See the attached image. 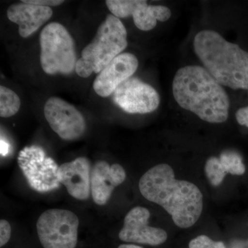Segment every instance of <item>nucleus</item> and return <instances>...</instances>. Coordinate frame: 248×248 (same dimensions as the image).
I'll return each instance as SVG.
<instances>
[{
	"label": "nucleus",
	"mask_w": 248,
	"mask_h": 248,
	"mask_svg": "<svg viewBox=\"0 0 248 248\" xmlns=\"http://www.w3.org/2000/svg\"><path fill=\"white\" fill-rule=\"evenodd\" d=\"M139 187L144 198L164 208L179 228L193 226L202 215V192L192 183L176 179L169 165H156L147 171L140 179Z\"/></svg>",
	"instance_id": "1"
},
{
	"label": "nucleus",
	"mask_w": 248,
	"mask_h": 248,
	"mask_svg": "<svg viewBox=\"0 0 248 248\" xmlns=\"http://www.w3.org/2000/svg\"><path fill=\"white\" fill-rule=\"evenodd\" d=\"M177 104L209 123H223L229 115L230 99L226 91L200 66L178 70L172 82Z\"/></svg>",
	"instance_id": "2"
},
{
	"label": "nucleus",
	"mask_w": 248,
	"mask_h": 248,
	"mask_svg": "<svg viewBox=\"0 0 248 248\" xmlns=\"http://www.w3.org/2000/svg\"><path fill=\"white\" fill-rule=\"evenodd\" d=\"M194 49L205 70L218 84L232 89L248 90V53L215 31H200Z\"/></svg>",
	"instance_id": "3"
},
{
	"label": "nucleus",
	"mask_w": 248,
	"mask_h": 248,
	"mask_svg": "<svg viewBox=\"0 0 248 248\" xmlns=\"http://www.w3.org/2000/svg\"><path fill=\"white\" fill-rule=\"evenodd\" d=\"M128 46L127 31L123 23L113 15H108L99 26L92 42L81 52L76 66L77 74L87 78L99 74Z\"/></svg>",
	"instance_id": "4"
},
{
	"label": "nucleus",
	"mask_w": 248,
	"mask_h": 248,
	"mask_svg": "<svg viewBox=\"0 0 248 248\" xmlns=\"http://www.w3.org/2000/svg\"><path fill=\"white\" fill-rule=\"evenodd\" d=\"M40 63L46 74L69 75L76 70V47L73 37L60 23H50L40 36Z\"/></svg>",
	"instance_id": "5"
},
{
	"label": "nucleus",
	"mask_w": 248,
	"mask_h": 248,
	"mask_svg": "<svg viewBox=\"0 0 248 248\" xmlns=\"http://www.w3.org/2000/svg\"><path fill=\"white\" fill-rule=\"evenodd\" d=\"M78 216L69 210L50 209L37 222L41 244L45 248H76L78 244Z\"/></svg>",
	"instance_id": "6"
},
{
	"label": "nucleus",
	"mask_w": 248,
	"mask_h": 248,
	"mask_svg": "<svg viewBox=\"0 0 248 248\" xmlns=\"http://www.w3.org/2000/svg\"><path fill=\"white\" fill-rule=\"evenodd\" d=\"M18 165L31 188L41 193L60 187L58 164L46 154L42 147H25L19 153Z\"/></svg>",
	"instance_id": "7"
},
{
	"label": "nucleus",
	"mask_w": 248,
	"mask_h": 248,
	"mask_svg": "<svg viewBox=\"0 0 248 248\" xmlns=\"http://www.w3.org/2000/svg\"><path fill=\"white\" fill-rule=\"evenodd\" d=\"M46 120L62 140H77L86 130L84 117L76 108L60 98H49L45 106Z\"/></svg>",
	"instance_id": "8"
},
{
	"label": "nucleus",
	"mask_w": 248,
	"mask_h": 248,
	"mask_svg": "<svg viewBox=\"0 0 248 248\" xmlns=\"http://www.w3.org/2000/svg\"><path fill=\"white\" fill-rule=\"evenodd\" d=\"M114 100L120 108L130 114H146L159 107L160 97L151 85L136 78L125 80L114 93Z\"/></svg>",
	"instance_id": "9"
},
{
	"label": "nucleus",
	"mask_w": 248,
	"mask_h": 248,
	"mask_svg": "<svg viewBox=\"0 0 248 248\" xmlns=\"http://www.w3.org/2000/svg\"><path fill=\"white\" fill-rule=\"evenodd\" d=\"M107 7L116 17L133 16L135 25L140 30H153L157 21L166 22L171 17V11L164 6L148 5L142 0H107Z\"/></svg>",
	"instance_id": "10"
},
{
	"label": "nucleus",
	"mask_w": 248,
	"mask_h": 248,
	"mask_svg": "<svg viewBox=\"0 0 248 248\" xmlns=\"http://www.w3.org/2000/svg\"><path fill=\"white\" fill-rule=\"evenodd\" d=\"M151 213L143 207H135L124 218L119 237L124 242L159 246L168 239L164 230L148 226Z\"/></svg>",
	"instance_id": "11"
},
{
	"label": "nucleus",
	"mask_w": 248,
	"mask_h": 248,
	"mask_svg": "<svg viewBox=\"0 0 248 248\" xmlns=\"http://www.w3.org/2000/svg\"><path fill=\"white\" fill-rule=\"evenodd\" d=\"M138 66V58L133 54H120L99 73L93 83L94 91L100 97H109L124 81L131 78Z\"/></svg>",
	"instance_id": "12"
},
{
	"label": "nucleus",
	"mask_w": 248,
	"mask_h": 248,
	"mask_svg": "<svg viewBox=\"0 0 248 248\" xmlns=\"http://www.w3.org/2000/svg\"><path fill=\"white\" fill-rule=\"evenodd\" d=\"M91 163L86 157H78L71 162L59 166L60 184L66 187L71 197L78 200H86L91 195Z\"/></svg>",
	"instance_id": "13"
},
{
	"label": "nucleus",
	"mask_w": 248,
	"mask_h": 248,
	"mask_svg": "<svg viewBox=\"0 0 248 248\" xmlns=\"http://www.w3.org/2000/svg\"><path fill=\"white\" fill-rule=\"evenodd\" d=\"M124 168L120 164L110 166L107 161H98L91 170V195L94 203L104 205L110 200L114 189L125 181Z\"/></svg>",
	"instance_id": "14"
},
{
	"label": "nucleus",
	"mask_w": 248,
	"mask_h": 248,
	"mask_svg": "<svg viewBox=\"0 0 248 248\" xmlns=\"http://www.w3.org/2000/svg\"><path fill=\"white\" fill-rule=\"evenodd\" d=\"M53 16L50 7L37 5L17 3L11 5L7 10L10 21L19 26V34L27 38L36 32Z\"/></svg>",
	"instance_id": "15"
},
{
	"label": "nucleus",
	"mask_w": 248,
	"mask_h": 248,
	"mask_svg": "<svg viewBox=\"0 0 248 248\" xmlns=\"http://www.w3.org/2000/svg\"><path fill=\"white\" fill-rule=\"evenodd\" d=\"M21 107L19 96L12 90L0 86V116L4 118L12 117Z\"/></svg>",
	"instance_id": "16"
},
{
	"label": "nucleus",
	"mask_w": 248,
	"mask_h": 248,
	"mask_svg": "<svg viewBox=\"0 0 248 248\" xmlns=\"http://www.w3.org/2000/svg\"><path fill=\"white\" fill-rule=\"evenodd\" d=\"M220 161L227 173L241 175L246 172V166L239 153L234 151H223L220 155Z\"/></svg>",
	"instance_id": "17"
},
{
	"label": "nucleus",
	"mask_w": 248,
	"mask_h": 248,
	"mask_svg": "<svg viewBox=\"0 0 248 248\" xmlns=\"http://www.w3.org/2000/svg\"><path fill=\"white\" fill-rule=\"evenodd\" d=\"M205 170L209 182L214 186H219L227 174L219 159L215 156L210 157L206 161Z\"/></svg>",
	"instance_id": "18"
},
{
	"label": "nucleus",
	"mask_w": 248,
	"mask_h": 248,
	"mask_svg": "<svg viewBox=\"0 0 248 248\" xmlns=\"http://www.w3.org/2000/svg\"><path fill=\"white\" fill-rule=\"evenodd\" d=\"M189 248H226V246L221 241H214L205 235H201L190 241Z\"/></svg>",
	"instance_id": "19"
},
{
	"label": "nucleus",
	"mask_w": 248,
	"mask_h": 248,
	"mask_svg": "<svg viewBox=\"0 0 248 248\" xmlns=\"http://www.w3.org/2000/svg\"><path fill=\"white\" fill-rule=\"evenodd\" d=\"M11 235V227L10 223L4 219L0 221V246L3 247L10 240Z\"/></svg>",
	"instance_id": "20"
},
{
	"label": "nucleus",
	"mask_w": 248,
	"mask_h": 248,
	"mask_svg": "<svg viewBox=\"0 0 248 248\" xmlns=\"http://www.w3.org/2000/svg\"><path fill=\"white\" fill-rule=\"evenodd\" d=\"M21 1L27 4L37 5V6H45V7L60 6L64 2L62 0H22Z\"/></svg>",
	"instance_id": "21"
},
{
	"label": "nucleus",
	"mask_w": 248,
	"mask_h": 248,
	"mask_svg": "<svg viewBox=\"0 0 248 248\" xmlns=\"http://www.w3.org/2000/svg\"><path fill=\"white\" fill-rule=\"evenodd\" d=\"M236 120L241 125H246L248 128V107L241 108L236 111Z\"/></svg>",
	"instance_id": "22"
},
{
	"label": "nucleus",
	"mask_w": 248,
	"mask_h": 248,
	"mask_svg": "<svg viewBox=\"0 0 248 248\" xmlns=\"http://www.w3.org/2000/svg\"><path fill=\"white\" fill-rule=\"evenodd\" d=\"M9 143H6L2 139L1 140V154L3 156H6L9 153Z\"/></svg>",
	"instance_id": "23"
},
{
	"label": "nucleus",
	"mask_w": 248,
	"mask_h": 248,
	"mask_svg": "<svg viewBox=\"0 0 248 248\" xmlns=\"http://www.w3.org/2000/svg\"><path fill=\"white\" fill-rule=\"evenodd\" d=\"M118 248H142L140 246H135L133 244H122L119 246Z\"/></svg>",
	"instance_id": "24"
}]
</instances>
